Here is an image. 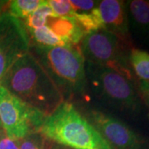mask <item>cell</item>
Segmentation results:
<instances>
[{
  "instance_id": "5b68a950",
  "label": "cell",
  "mask_w": 149,
  "mask_h": 149,
  "mask_svg": "<svg viewBox=\"0 0 149 149\" xmlns=\"http://www.w3.org/2000/svg\"><path fill=\"white\" fill-rule=\"evenodd\" d=\"M85 61L111 69L133 81H137L128 56L133 47L120 38L100 29L86 34L79 45Z\"/></svg>"
},
{
  "instance_id": "277c9868",
  "label": "cell",
  "mask_w": 149,
  "mask_h": 149,
  "mask_svg": "<svg viewBox=\"0 0 149 149\" xmlns=\"http://www.w3.org/2000/svg\"><path fill=\"white\" fill-rule=\"evenodd\" d=\"M46 139L70 149H112L89 119L69 101L46 118L40 130Z\"/></svg>"
},
{
  "instance_id": "9a60e30c",
  "label": "cell",
  "mask_w": 149,
  "mask_h": 149,
  "mask_svg": "<svg viewBox=\"0 0 149 149\" xmlns=\"http://www.w3.org/2000/svg\"><path fill=\"white\" fill-rule=\"evenodd\" d=\"M42 0H13L9 2L8 13L19 20H24L41 5Z\"/></svg>"
},
{
  "instance_id": "cb8c5ba5",
  "label": "cell",
  "mask_w": 149,
  "mask_h": 149,
  "mask_svg": "<svg viewBox=\"0 0 149 149\" xmlns=\"http://www.w3.org/2000/svg\"><path fill=\"white\" fill-rule=\"evenodd\" d=\"M4 134H5V133H4V130H3V128L2 125H1V123H0V139H1V138H2Z\"/></svg>"
},
{
  "instance_id": "8fae6325",
  "label": "cell",
  "mask_w": 149,
  "mask_h": 149,
  "mask_svg": "<svg viewBox=\"0 0 149 149\" xmlns=\"http://www.w3.org/2000/svg\"><path fill=\"white\" fill-rule=\"evenodd\" d=\"M47 24L66 46H79L86 35L74 17H49Z\"/></svg>"
},
{
  "instance_id": "3957f363",
  "label": "cell",
  "mask_w": 149,
  "mask_h": 149,
  "mask_svg": "<svg viewBox=\"0 0 149 149\" xmlns=\"http://www.w3.org/2000/svg\"><path fill=\"white\" fill-rule=\"evenodd\" d=\"M29 52L53 81L64 101L86 92L85 61L79 46L43 47L30 44Z\"/></svg>"
},
{
  "instance_id": "ffe728a7",
  "label": "cell",
  "mask_w": 149,
  "mask_h": 149,
  "mask_svg": "<svg viewBox=\"0 0 149 149\" xmlns=\"http://www.w3.org/2000/svg\"><path fill=\"white\" fill-rule=\"evenodd\" d=\"M137 85H138L140 95L145 103L146 106L148 107V109H149V82L138 81Z\"/></svg>"
},
{
  "instance_id": "7402d4cb",
  "label": "cell",
  "mask_w": 149,
  "mask_h": 149,
  "mask_svg": "<svg viewBox=\"0 0 149 149\" xmlns=\"http://www.w3.org/2000/svg\"><path fill=\"white\" fill-rule=\"evenodd\" d=\"M46 149H70L66 147H64L62 145H59L55 143L52 141H49L47 139V144H46Z\"/></svg>"
},
{
  "instance_id": "30bf717a",
  "label": "cell",
  "mask_w": 149,
  "mask_h": 149,
  "mask_svg": "<svg viewBox=\"0 0 149 149\" xmlns=\"http://www.w3.org/2000/svg\"><path fill=\"white\" fill-rule=\"evenodd\" d=\"M97 8L101 17L104 29L133 47L128 32L125 1L102 0L99 2Z\"/></svg>"
},
{
  "instance_id": "4fadbf2b",
  "label": "cell",
  "mask_w": 149,
  "mask_h": 149,
  "mask_svg": "<svg viewBox=\"0 0 149 149\" xmlns=\"http://www.w3.org/2000/svg\"><path fill=\"white\" fill-rule=\"evenodd\" d=\"M27 30V29H26ZM30 44L43 47H63L66 46L47 25L37 29L27 30Z\"/></svg>"
},
{
  "instance_id": "ac0fdd59",
  "label": "cell",
  "mask_w": 149,
  "mask_h": 149,
  "mask_svg": "<svg viewBox=\"0 0 149 149\" xmlns=\"http://www.w3.org/2000/svg\"><path fill=\"white\" fill-rule=\"evenodd\" d=\"M49 4L56 17H74V11L68 0H49Z\"/></svg>"
},
{
  "instance_id": "8992f818",
  "label": "cell",
  "mask_w": 149,
  "mask_h": 149,
  "mask_svg": "<svg viewBox=\"0 0 149 149\" xmlns=\"http://www.w3.org/2000/svg\"><path fill=\"white\" fill-rule=\"evenodd\" d=\"M46 118L0 85V123L6 136L17 141L40 132Z\"/></svg>"
},
{
  "instance_id": "e0dca14e",
  "label": "cell",
  "mask_w": 149,
  "mask_h": 149,
  "mask_svg": "<svg viewBox=\"0 0 149 149\" xmlns=\"http://www.w3.org/2000/svg\"><path fill=\"white\" fill-rule=\"evenodd\" d=\"M17 143L19 149H46L47 139L41 132H37L17 140Z\"/></svg>"
},
{
  "instance_id": "9c48e42d",
  "label": "cell",
  "mask_w": 149,
  "mask_h": 149,
  "mask_svg": "<svg viewBox=\"0 0 149 149\" xmlns=\"http://www.w3.org/2000/svg\"><path fill=\"white\" fill-rule=\"evenodd\" d=\"M125 5L133 47L149 52V0H128Z\"/></svg>"
},
{
  "instance_id": "2e32d148",
  "label": "cell",
  "mask_w": 149,
  "mask_h": 149,
  "mask_svg": "<svg viewBox=\"0 0 149 149\" xmlns=\"http://www.w3.org/2000/svg\"><path fill=\"white\" fill-rule=\"evenodd\" d=\"M74 18L85 34L104 29V25L98 8L88 13H74Z\"/></svg>"
},
{
  "instance_id": "7a4b0ae2",
  "label": "cell",
  "mask_w": 149,
  "mask_h": 149,
  "mask_svg": "<svg viewBox=\"0 0 149 149\" xmlns=\"http://www.w3.org/2000/svg\"><path fill=\"white\" fill-rule=\"evenodd\" d=\"M0 85L46 117L64 102L57 87L30 52L11 66Z\"/></svg>"
},
{
  "instance_id": "52a82bcc",
  "label": "cell",
  "mask_w": 149,
  "mask_h": 149,
  "mask_svg": "<svg viewBox=\"0 0 149 149\" xmlns=\"http://www.w3.org/2000/svg\"><path fill=\"white\" fill-rule=\"evenodd\" d=\"M87 118L112 149H149V137L99 109H92Z\"/></svg>"
},
{
  "instance_id": "ba28073f",
  "label": "cell",
  "mask_w": 149,
  "mask_h": 149,
  "mask_svg": "<svg viewBox=\"0 0 149 149\" xmlns=\"http://www.w3.org/2000/svg\"><path fill=\"white\" fill-rule=\"evenodd\" d=\"M29 50L30 40L22 22L8 13L3 14L0 17V81Z\"/></svg>"
},
{
  "instance_id": "d6986e66",
  "label": "cell",
  "mask_w": 149,
  "mask_h": 149,
  "mask_svg": "<svg viewBox=\"0 0 149 149\" xmlns=\"http://www.w3.org/2000/svg\"><path fill=\"white\" fill-rule=\"evenodd\" d=\"M100 1H93V0H70V3L74 9V13H91L93 9L98 7Z\"/></svg>"
},
{
  "instance_id": "603a6c76",
  "label": "cell",
  "mask_w": 149,
  "mask_h": 149,
  "mask_svg": "<svg viewBox=\"0 0 149 149\" xmlns=\"http://www.w3.org/2000/svg\"><path fill=\"white\" fill-rule=\"evenodd\" d=\"M10 1H3L0 0V17L6 13H8V6H9Z\"/></svg>"
},
{
  "instance_id": "6da1fadb",
  "label": "cell",
  "mask_w": 149,
  "mask_h": 149,
  "mask_svg": "<svg viewBox=\"0 0 149 149\" xmlns=\"http://www.w3.org/2000/svg\"><path fill=\"white\" fill-rule=\"evenodd\" d=\"M85 68L87 90L99 103L100 111L149 137V109L140 95L138 81L89 61H85Z\"/></svg>"
},
{
  "instance_id": "5bb4252c",
  "label": "cell",
  "mask_w": 149,
  "mask_h": 149,
  "mask_svg": "<svg viewBox=\"0 0 149 149\" xmlns=\"http://www.w3.org/2000/svg\"><path fill=\"white\" fill-rule=\"evenodd\" d=\"M49 17H56L48 1L42 2L41 5L31 13L26 19L21 20L27 30L37 29L47 25Z\"/></svg>"
},
{
  "instance_id": "44dd1931",
  "label": "cell",
  "mask_w": 149,
  "mask_h": 149,
  "mask_svg": "<svg viewBox=\"0 0 149 149\" xmlns=\"http://www.w3.org/2000/svg\"><path fill=\"white\" fill-rule=\"evenodd\" d=\"M0 149H19V146L17 140L11 139L4 134L0 139Z\"/></svg>"
},
{
  "instance_id": "7c38bea8",
  "label": "cell",
  "mask_w": 149,
  "mask_h": 149,
  "mask_svg": "<svg viewBox=\"0 0 149 149\" xmlns=\"http://www.w3.org/2000/svg\"><path fill=\"white\" fill-rule=\"evenodd\" d=\"M128 60L137 81L149 82V52L133 47Z\"/></svg>"
}]
</instances>
